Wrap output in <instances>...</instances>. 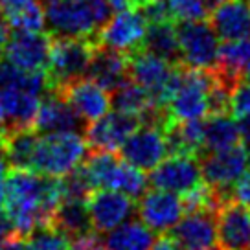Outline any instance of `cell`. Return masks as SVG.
Here are the masks:
<instances>
[{
	"mask_svg": "<svg viewBox=\"0 0 250 250\" xmlns=\"http://www.w3.org/2000/svg\"><path fill=\"white\" fill-rule=\"evenodd\" d=\"M62 199L61 177H46L21 167L6 169L2 213L17 234L28 235L35 228L50 225Z\"/></svg>",
	"mask_w": 250,
	"mask_h": 250,
	"instance_id": "1",
	"label": "cell"
},
{
	"mask_svg": "<svg viewBox=\"0 0 250 250\" xmlns=\"http://www.w3.org/2000/svg\"><path fill=\"white\" fill-rule=\"evenodd\" d=\"M44 11V28L52 39L92 37L110 19L107 0H39Z\"/></svg>",
	"mask_w": 250,
	"mask_h": 250,
	"instance_id": "2",
	"label": "cell"
},
{
	"mask_svg": "<svg viewBox=\"0 0 250 250\" xmlns=\"http://www.w3.org/2000/svg\"><path fill=\"white\" fill-rule=\"evenodd\" d=\"M88 146L78 131L50 133L39 136L33 153L31 171L46 177H64L78 167L86 156Z\"/></svg>",
	"mask_w": 250,
	"mask_h": 250,
	"instance_id": "3",
	"label": "cell"
},
{
	"mask_svg": "<svg viewBox=\"0 0 250 250\" xmlns=\"http://www.w3.org/2000/svg\"><path fill=\"white\" fill-rule=\"evenodd\" d=\"M213 85V72L203 68H189L180 64L177 85L167 100V114L171 120H204L210 110V90Z\"/></svg>",
	"mask_w": 250,
	"mask_h": 250,
	"instance_id": "4",
	"label": "cell"
},
{
	"mask_svg": "<svg viewBox=\"0 0 250 250\" xmlns=\"http://www.w3.org/2000/svg\"><path fill=\"white\" fill-rule=\"evenodd\" d=\"M94 48H96V39L92 37L52 39L50 62L46 68L50 92H57L66 83L85 78Z\"/></svg>",
	"mask_w": 250,
	"mask_h": 250,
	"instance_id": "5",
	"label": "cell"
},
{
	"mask_svg": "<svg viewBox=\"0 0 250 250\" xmlns=\"http://www.w3.org/2000/svg\"><path fill=\"white\" fill-rule=\"evenodd\" d=\"M180 64L166 61L158 55L140 48L129 54V78L151 96L158 107H166L177 85Z\"/></svg>",
	"mask_w": 250,
	"mask_h": 250,
	"instance_id": "6",
	"label": "cell"
},
{
	"mask_svg": "<svg viewBox=\"0 0 250 250\" xmlns=\"http://www.w3.org/2000/svg\"><path fill=\"white\" fill-rule=\"evenodd\" d=\"M179 37L180 64L189 68L211 70L219 64V37L206 21L175 22Z\"/></svg>",
	"mask_w": 250,
	"mask_h": 250,
	"instance_id": "7",
	"label": "cell"
},
{
	"mask_svg": "<svg viewBox=\"0 0 250 250\" xmlns=\"http://www.w3.org/2000/svg\"><path fill=\"white\" fill-rule=\"evenodd\" d=\"M147 24V19L140 8H125L110 17L98 30L96 42L100 46L129 55L144 48Z\"/></svg>",
	"mask_w": 250,
	"mask_h": 250,
	"instance_id": "8",
	"label": "cell"
},
{
	"mask_svg": "<svg viewBox=\"0 0 250 250\" xmlns=\"http://www.w3.org/2000/svg\"><path fill=\"white\" fill-rule=\"evenodd\" d=\"M52 37L44 31L15 30L9 33L2 57L24 72H46Z\"/></svg>",
	"mask_w": 250,
	"mask_h": 250,
	"instance_id": "9",
	"label": "cell"
},
{
	"mask_svg": "<svg viewBox=\"0 0 250 250\" xmlns=\"http://www.w3.org/2000/svg\"><path fill=\"white\" fill-rule=\"evenodd\" d=\"M86 210L90 215V225L94 232L98 234H107L118 225L125 223L127 219H131L136 211L134 199L125 195L116 189H92L88 197L85 199Z\"/></svg>",
	"mask_w": 250,
	"mask_h": 250,
	"instance_id": "10",
	"label": "cell"
},
{
	"mask_svg": "<svg viewBox=\"0 0 250 250\" xmlns=\"http://www.w3.org/2000/svg\"><path fill=\"white\" fill-rule=\"evenodd\" d=\"M147 179L153 188L182 195L203 182L201 162L197 156L171 155L169 158H162L151 169Z\"/></svg>",
	"mask_w": 250,
	"mask_h": 250,
	"instance_id": "11",
	"label": "cell"
},
{
	"mask_svg": "<svg viewBox=\"0 0 250 250\" xmlns=\"http://www.w3.org/2000/svg\"><path fill=\"white\" fill-rule=\"evenodd\" d=\"M201 173L204 182H208L217 191L230 197V188L247 169V153L241 144L221 151L204 153L201 158Z\"/></svg>",
	"mask_w": 250,
	"mask_h": 250,
	"instance_id": "12",
	"label": "cell"
},
{
	"mask_svg": "<svg viewBox=\"0 0 250 250\" xmlns=\"http://www.w3.org/2000/svg\"><path fill=\"white\" fill-rule=\"evenodd\" d=\"M140 125V120L122 110L107 112L102 118L88 122L83 129V138L90 151H112L122 147L129 134Z\"/></svg>",
	"mask_w": 250,
	"mask_h": 250,
	"instance_id": "13",
	"label": "cell"
},
{
	"mask_svg": "<svg viewBox=\"0 0 250 250\" xmlns=\"http://www.w3.org/2000/svg\"><path fill=\"white\" fill-rule=\"evenodd\" d=\"M122 156L129 164L151 171L167 155V144L162 127L153 124H140L129 138L122 144Z\"/></svg>",
	"mask_w": 250,
	"mask_h": 250,
	"instance_id": "14",
	"label": "cell"
},
{
	"mask_svg": "<svg viewBox=\"0 0 250 250\" xmlns=\"http://www.w3.org/2000/svg\"><path fill=\"white\" fill-rule=\"evenodd\" d=\"M59 94L83 122H94L110 110V92L90 78H79L61 86Z\"/></svg>",
	"mask_w": 250,
	"mask_h": 250,
	"instance_id": "15",
	"label": "cell"
},
{
	"mask_svg": "<svg viewBox=\"0 0 250 250\" xmlns=\"http://www.w3.org/2000/svg\"><path fill=\"white\" fill-rule=\"evenodd\" d=\"M136 211L146 227L153 232L164 234L169 232L184 215V206L180 195L155 188L153 191H147L140 197Z\"/></svg>",
	"mask_w": 250,
	"mask_h": 250,
	"instance_id": "16",
	"label": "cell"
},
{
	"mask_svg": "<svg viewBox=\"0 0 250 250\" xmlns=\"http://www.w3.org/2000/svg\"><path fill=\"white\" fill-rule=\"evenodd\" d=\"M215 241L223 250H250V210L234 199L219 206Z\"/></svg>",
	"mask_w": 250,
	"mask_h": 250,
	"instance_id": "17",
	"label": "cell"
},
{
	"mask_svg": "<svg viewBox=\"0 0 250 250\" xmlns=\"http://www.w3.org/2000/svg\"><path fill=\"white\" fill-rule=\"evenodd\" d=\"M215 210H197L184 213L171 228L173 239L184 250H204L215 245Z\"/></svg>",
	"mask_w": 250,
	"mask_h": 250,
	"instance_id": "18",
	"label": "cell"
},
{
	"mask_svg": "<svg viewBox=\"0 0 250 250\" xmlns=\"http://www.w3.org/2000/svg\"><path fill=\"white\" fill-rule=\"evenodd\" d=\"M86 122H83L74 112V109L59 94L48 92L41 100L31 129L39 134H50L64 133V131H83Z\"/></svg>",
	"mask_w": 250,
	"mask_h": 250,
	"instance_id": "19",
	"label": "cell"
},
{
	"mask_svg": "<svg viewBox=\"0 0 250 250\" xmlns=\"http://www.w3.org/2000/svg\"><path fill=\"white\" fill-rule=\"evenodd\" d=\"M39 103L41 96L22 86H0V118L4 131L31 127Z\"/></svg>",
	"mask_w": 250,
	"mask_h": 250,
	"instance_id": "20",
	"label": "cell"
},
{
	"mask_svg": "<svg viewBox=\"0 0 250 250\" xmlns=\"http://www.w3.org/2000/svg\"><path fill=\"white\" fill-rule=\"evenodd\" d=\"M86 78L96 81L105 90H116L120 85H124L129 78V55L110 50V48L100 46L96 42L92 52Z\"/></svg>",
	"mask_w": 250,
	"mask_h": 250,
	"instance_id": "21",
	"label": "cell"
},
{
	"mask_svg": "<svg viewBox=\"0 0 250 250\" xmlns=\"http://www.w3.org/2000/svg\"><path fill=\"white\" fill-rule=\"evenodd\" d=\"M208 15L213 31L225 42L250 37L249 0H225L211 9Z\"/></svg>",
	"mask_w": 250,
	"mask_h": 250,
	"instance_id": "22",
	"label": "cell"
},
{
	"mask_svg": "<svg viewBox=\"0 0 250 250\" xmlns=\"http://www.w3.org/2000/svg\"><path fill=\"white\" fill-rule=\"evenodd\" d=\"M155 241V232L147 228L142 221L127 219L107 232L105 249L107 250H149Z\"/></svg>",
	"mask_w": 250,
	"mask_h": 250,
	"instance_id": "23",
	"label": "cell"
},
{
	"mask_svg": "<svg viewBox=\"0 0 250 250\" xmlns=\"http://www.w3.org/2000/svg\"><path fill=\"white\" fill-rule=\"evenodd\" d=\"M4 156L9 167H21V169H31L33 153L39 142V133L31 127L24 129H13L4 131Z\"/></svg>",
	"mask_w": 250,
	"mask_h": 250,
	"instance_id": "24",
	"label": "cell"
},
{
	"mask_svg": "<svg viewBox=\"0 0 250 250\" xmlns=\"http://www.w3.org/2000/svg\"><path fill=\"white\" fill-rule=\"evenodd\" d=\"M50 225L59 228L62 234H66L68 237H78L81 234L90 232L92 225H90V215L86 210L85 199L64 197L62 203L57 206Z\"/></svg>",
	"mask_w": 250,
	"mask_h": 250,
	"instance_id": "25",
	"label": "cell"
},
{
	"mask_svg": "<svg viewBox=\"0 0 250 250\" xmlns=\"http://www.w3.org/2000/svg\"><path fill=\"white\" fill-rule=\"evenodd\" d=\"M144 48L173 64H180L179 37H177L175 22L173 21L149 22L146 39H144Z\"/></svg>",
	"mask_w": 250,
	"mask_h": 250,
	"instance_id": "26",
	"label": "cell"
},
{
	"mask_svg": "<svg viewBox=\"0 0 250 250\" xmlns=\"http://www.w3.org/2000/svg\"><path fill=\"white\" fill-rule=\"evenodd\" d=\"M241 144L239 125L228 114H210L204 122V153Z\"/></svg>",
	"mask_w": 250,
	"mask_h": 250,
	"instance_id": "27",
	"label": "cell"
},
{
	"mask_svg": "<svg viewBox=\"0 0 250 250\" xmlns=\"http://www.w3.org/2000/svg\"><path fill=\"white\" fill-rule=\"evenodd\" d=\"M0 9L13 30H44V11L39 0H0Z\"/></svg>",
	"mask_w": 250,
	"mask_h": 250,
	"instance_id": "28",
	"label": "cell"
},
{
	"mask_svg": "<svg viewBox=\"0 0 250 250\" xmlns=\"http://www.w3.org/2000/svg\"><path fill=\"white\" fill-rule=\"evenodd\" d=\"M147 186H149V179L147 175L144 173V169L129 164L127 160L122 158L116 167V173L112 177L109 189L122 191V193L131 197V199H140L146 193Z\"/></svg>",
	"mask_w": 250,
	"mask_h": 250,
	"instance_id": "29",
	"label": "cell"
},
{
	"mask_svg": "<svg viewBox=\"0 0 250 250\" xmlns=\"http://www.w3.org/2000/svg\"><path fill=\"white\" fill-rule=\"evenodd\" d=\"M250 62V37L228 41L219 48V64L234 78H243V70Z\"/></svg>",
	"mask_w": 250,
	"mask_h": 250,
	"instance_id": "30",
	"label": "cell"
},
{
	"mask_svg": "<svg viewBox=\"0 0 250 250\" xmlns=\"http://www.w3.org/2000/svg\"><path fill=\"white\" fill-rule=\"evenodd\" d=\"M68 245V235L52 225H44L26 235L24 250H66Z\"/></svg>",
	"mask_w": 250,
	"mask_h": 250,
	"instance_id": "31",
	"label": "cell"
},
{
	"mask_svg": "<svg viewBox=\"0 0 250 250\" xmlns=\"http://www.w3.org/2000/svg\"><path fill=\"white\" fill-rule=\"evenodd\" d=\"M173 22L184 21H203L208 17V9L204 8L203 0H166Z\"/></svg>",
	"mask_w": 250,
	"mask_h": 250,
	"instance_id": "32",
	"label": "cell"
},
{
	"mask_svg": "<svg viewBox=\"0 0 250 250\" xmlns=\"http://www.w3.org/2000/svg\"><path fill=\"white\" fill-rule=\"evenodd\" d=\"M230 114L239 125L250 124V83L241 79L230 96Z\"/></svg>",
	"mask_w": 250,
	"mask_h": 250,
	"instance_id": "33",
	"label": "cell"
},
{
	"mask_svg": "<svg viewBox=\"0 0 250 250\" xmlns=\"http://www.w3.org/2000/svg\"><path fill=\"white\" fill-rule=\"evenodd\" d=\"M230 199H234L245 206H250V169H245L241 173V177L232 184Z\"/></svg>",
	"mask_w": 250,
	"mask_h": 250,
	"instance_id": "34",
	"label": "cell"
},
{
	"mask_svg": "<svg viewBox=\"0 0 250 250\" xmlns=\"http://www.w3.org/2000/svg\"><path fill=\"white\" fill-rule=\"evenodd\" d=\"M68 250H107L102 237H98V232H86L78 237H74V241L68 245Z\"/></svg>",
	"mask_w": 250,
	"mask_h": 250,
	"instance_id": "35",
	"label": "cell"
},
{
	"mask_svg": "<svg viewBox=\"0 0 250 250\" xmlns=\"http://www.w3.org/2000/svg\"><path fill=\"white\" fill-rule=\"evenodd\" d=\"M24 247H26V235L17 234L13 230H9L0 241V250H24Z\"/></svg>",
	"mask_w": 250,
	"mask_h": 250,
	"instance_id": "36",
	"label": "cell"
},
{
	"mask_svg": "<svg viewBox=\"0 0 250 250\" xmlns=\"http://www.w3.org/2000/svg\"><path fill=\"white\" fill-rule=\"evenodd\" d=\"M149 250H184V249H182L179 243L173 239L171 234L164 232L158 239L153 241V245H151V249Z\"/></svg>",
	"mask_w": 250,
	"mask_h": 250,
	"instance_id": "37",
	"label": "cell"
},
{
	"mask_svg": "<svg viewBox=\"0 0 250 250\" xmlns=\"http://www.w3.org/2000/svg\"><path fill=\"white\" fill-rule=\"evenodd\" d=\"M6 156H4V138L0 133V211H2V195H4V177H6Z\"/></svg>",
	"mask_w": 250,
	"mask_h": 250,
	"instance_id": "38",
	"label": "cell"
},
{
	"mask_svg": "<svg viewBox=\"0 0 250 250\" xmlns=\"http://www.w3.org/2000/svg\"><path fill=\"white\" fill-rule=\"evenodd\" d=\"M9 37V22L6 15L2 13V9H0V57L4 54V46H6V41Z\"/></svg>",
	"mask_w": 250,
	"mask_h": 250,
	"instance_id": "39",
	"label": "cell"
},
{
	"mask_svg": "<svg viewBox=\"0 0 250 250\" xmlns=\"http://www.w3.org/2000/svg\"><path fill=\"white\" fill-rule=\"evenodd\" d=\"M112 11H122L125 8H131V0H107Z\"/></svg>",
	"mask_w": 250,
	"mask_h": 250,
	"instance_id": "40",
	"label": "cell"
},
{
	"mask_svg": "<svg viewBox=\"0 0 250 250\" xmlns=\"http://www.w3.org/2000/svg\"><path fill=\"white\" fill-rule=\"evenodd\" d=\"M151 2H155V0H131V8H144Z\"/></svg>",
	"mask_w": 250,
	"mask_h": 250,
	"instance_id": "41",
	"label": "cell"
},
{
	"mask_svg": "<svg viewBox=\"0 0 250 250\" xmlns=\"http://www.w3.org/2000/svg\"><path fill=\"white\" fill-rule=\"evenodd\" d=\"M243 142V147H245V153H247V158L250 160V138H245Z\"/></svg>",
	"mask_w": 250,
	"mask_h": 250,
	"instance_id": "42",
	"label": "cell"
},
{
	"mask_svg": "<svg viewBox=\"0 0 250 250\" xmlns=\"http://www.w3.org/2000/svg\"><path fill=\"white\" fill-rule=\"evenodd\" d=\"M243 79L250 83V62L247 64V66H245V70H243Z\"/></svg>",
	"mask_w": 250,
	"mask_h": 250,
	"instance_id": "43",
	"label": "cell"
},
{
	"mask_svg": "<svg viewBox=\"0 0 250 250\" xmlns=\"http://www.w3.org/2000/svg\"><path fill=\"white\" fill-rule=\"evenodd\" d=\"M0 133H4V124H2V118H0Z\"/></svg>",
	"mask_w": 250,
	"mask_h": 250,
	"instance_id": "44",
	"label": "cell"
}]
</instances>
